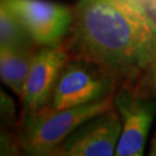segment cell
<instances>
[{
    "instance_id": "9",
    "label": "cell",
    "mask_w": 156,
    "mask_h": 156,
    "mask_svg": "<svg viewBox=\"0 0 156 156\" xmlns=\"http://www.w3.org/2000/svg\"><path fill=\"white\" fill-rule=\"evenodd\" d=\"M34 39L15 13L0 4V46H31Z\"/></svg>"
},
{
    "instance_id": "5",
    "label": "cell",
    "mask_w": 156,
    "mask_h": 156,
    "mask_svg": "<svg viewBox=\"0 0 156 156\" xmlns=\"http://www.w3.org/2000/svg\"><path fill=\"white\" fill-rule=\"evenodd\" d=\"M113 106L122 118L116 156H144L156 115V101L129 88H123L113 96Z\"/></svg>"
},
{
    "instance_id": "1",
    "label": "cell",
    "mask_w": 156,
    "mask_h": 156,
    "mask_svg": "<svg viewBox=\"0 0 156 156\" xmlns=\"http://www.w3.org/2000/svg\"><path fill=\"white\" fill-rule=\"evenodd\" d=\"M72 45L116 78H134L156 57V19L140 0H78Z\"/></svg>"
},
{
    "instance_id": "7",
    "label": "cell",
    "mask_w": 156,
    "mask_h": 156,
    "mask_svg": "<svg viewBox=\"0 0 156 156\" xmlns=\"http://www.w3.org/2000/svg\"><path fill=\"white\" fill-rule=\"evenodd\" d=\"M68 60V53L60 45L44 46L38 51L23 87L21 100L27 112L43 109L51 96L60 71Z\"/></svg>"
},
{
    "instance_id": "12",
    "label": "cell",
    "mask_w": 156,
    "mask_h": 156,
    "mask_svg": "<svg viewBox=\"0 0 156 156\" xmlns=\"http://www.w3.org/2000/svg\"><path fill=\"white\" fill-rule=\"evenodd\" d=\"M151 79H153V86L156 90V71H151Z\"/></svg>"
},
{
    "instance_id": "13",
    "label": "cell",
    "mask_w": 156,
    "mask_h": 156,
    "mask_svg": "<svg viewBox=\"0 0 156 156\" xmlns=\"http://www.w3.org/2000/svg\"><path fill=\"white\" fill-rule=\"evenodd\" d=\"M151 71H156V57H155V59H154V62H151Z\"/></svg>"
},
{
    "instance_id": "6",
    "label": "cell",
    "mask_w": 156,
    "mask_h": 156,
    "mask_svg": "<svg viewBox=\"0 0 156 156\" xmlns=\"http://www.w3.org/2000/svg\"><path fill=\"white\" fill-rule=\"evenodd\" d=\"M120 133L122 118L110 109L74 129L48 156H116Z\"/></svg>"
},
{
    "instance_id": "3",
    "label": "cell",
    "mask_w": 156,
    "mask_h": 156,
    "mask_svg": "<svg viewBox=\"0 0 156 156\" xmlns=\"http://www.w3.org/2000/svg\"><path fill=\"white\" fill-rule=\"evenodd\" d=\"M116 76L96 62L76 57L60 71L50 100V108L64 110L112 96Z\"/></svg>"
},
{
    "instance_id": "4",
    "label": "cell",
    "mask_w": 156,
    "mask_h": 156,
    "mask_svg": "<svg viewBox=\"0 0 156 156\" xmlns=\"http://www.w3.org/2000/svg\"><path fill=\"white\" fill-rule=\"evenodd\" d=\"M15 13L35 43L59 45L74 23V9L46 0H1Z\"/></svg>"
},
{
    "instance_id": "8",
    "label": "cell",
    "mask_w": 156,
    "mask_h": 156,
    "mask_svg": "<svg viewBox=\"0 0 156 156\" xmlns=\"http://www.w3.org/2000/svg\"><path fill=\"white\" fill-rule=\"evenodd\" d=\"M31 46H0V76L2 83L21 96L35 58Z\"/></svg>"
},
{
    "instance_id": "2",
    "label": "cell",
    "mask_w": 156,
    "mask_h": 156,
    "mask_svg": "<svg viewBox=\"0 0 156 156\" xmlns=\"http://www.w3.org/2000/svg\"><path fill=\"white\" fill-rule=\"evenodd\" d=\"M113 97L109 96L89 104L53 110L43 108L27 112L20 133V147L24 156H48L74 129L91 118L112 109Z\"/></svg>"
},
{
    "instance_id": "11",
    "label": "cell",
    "mask_w": 156,
    "mask_h": 156,
    "mask_svg": "<svg viewBox=\"0 0 156 156\" xmlns=\"http://www.w3.org/2000/svg\"><path fill=\"white\" fill-rule=\"evenodd\" d=\"M149 156H156V132H155L154 138H153V144H151V154H149Z\"/></svg>"
},
{
    "instance_id": "10",
    "label": "cell",
    "mask_w": 156,
    "mask_h": 156,
    "mask_svg": "<svg viewBox=\"0 0 156 156\" xmlns=\"http://www.w3.org/2000/svg\"><path fill=\"white\" fill-rule=\"evenodd\" d=\"M140 1L147 7V9L156 19V0H140Z\"/></svg>"
}]
</instances>
